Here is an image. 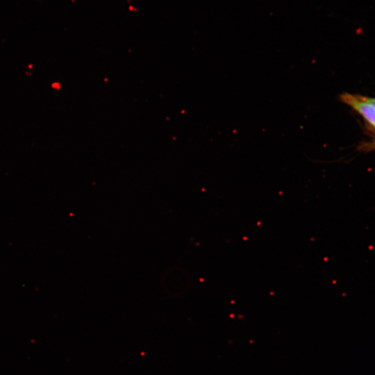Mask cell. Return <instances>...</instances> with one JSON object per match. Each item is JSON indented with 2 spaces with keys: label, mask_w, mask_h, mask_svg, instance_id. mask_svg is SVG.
Segmentation results:
<instances>
[{
  "label": "cell",
  "mask_w": 375,
  "mask_h": 375,
  "mask_svg": "<svg viewBox=\"0 0 375 375\" xmlns=\"http://www.w3.org/2000/svg\"><path fill=\"white\" fill-rule=\"evenodd\" d=\"M340 100L349 105L375 127V106L367 102L365 97L344 92L339 96Z\"/></svg>",
  "instance_id": "1"
},
{
  "label": "cell",
  "mask_w": 375,
  "mask_h": 375,
  "mask_svg": "<svg viewBox=\"0 0 375 375\" xmlns=\"http://www.w3.org/2000/svg\"><path fill=\"white\" fill-rule=\"evenodd\" d=\"M365 99L369 102V103L371 104H373L375 106V99H372V98H366L365 97Z\"/></svg>",
  "instance_id": "2"
}]
</instances>
